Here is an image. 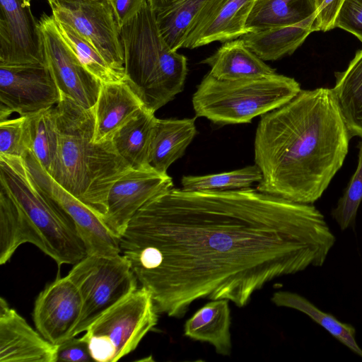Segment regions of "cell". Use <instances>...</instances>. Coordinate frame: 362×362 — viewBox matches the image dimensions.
<instances>
[{"instance_id": "6da1fadb", "label": "cell", "mask_w": 362, "mask_h": 362, "mask_svg": "<svg viewBox=\"0 0 362 362\" xmlns=\"http://www.w3.org/2000/svg\"><path fill=\"white\" fill-rule=\"evenodd\" d=\"M335 242L313 204L251 187H173L145 204L119 238L158 313L176 318L200 299L244 307L270 281L322 267Z\"/></svg>"}, {"instance_id": "7a4b0ae2", "label": "cell", "mask_w": 362, "mask_h": 362, "mask_svg": "<svg viewBox=\"0 0 362 362\" xmlns=\"http://www.w3.org/2000/svg\"><path fill=\"white\" fill-rule=\"evenodd\" d=\"M351 138L332 88L301 90L259 120L254 153L262 178L256 189L313 204L341 168Z\"/></svg>"}, {"instance_id": "3957f363", "label": "cell", "mask_w": 362, "mask_h": 362, "mask_svg": "<svg viewBox=\"0 0 362 362\" xmlns=\"http://www.w3.org/2000/svg\"><path fill=\"white\" fill-rule=\"evenodd\" d=\"M31 243L59 267L87 256L74 224L36 183L24 159L0 156V264Z\"/></svg>"}, {"instance_id": "277c9868", "label": "cell", "mask_w": 362, "mask_h": 362, "mask_svg": "<svg viewBox=\"0 0 362 362\" xmlns=\"http://www.w3.org/2000/svg\"><path fill=\"white\" fill-rule=\"evenodd\" d=\"M54 109L59 147L47 173L102 219L110 188L132 168L117 153L111 140L93 141V108L86 109L62 95Z\"/></svg>"}, {"instance_id": "5b68a950", "label": "cell", "mask_w": 362, "mask_h": 362, "mask_svg": "<svg viewBox=\"0 0 362 362\" xmlns=\"http://www.w3.org/2000/svg\"><path fill=\"white\" fill-rule=\"evenodd\" d=\"M119 36L125 79L144 107L155 113L183 90L187 58L173 50L163 38L148 0L119 28Z\"/></svg>"}, {"instance_id": "8992f818", "label": "cell", "mask_w": 362, "mask_h": 362, "mask_svg": "<svg viewBox=\"0 0 362 362\" xmlns=\"http://www.w3.org/2000/svg\"><path fill=\"white\" fill-rule=\"evenodd\" d=\"M301 90L294 78L274 75L240 80H219L209 73L192 96L196 117L217 124L249 123L289 102Z\"/></svg>"}, {"instance_id": "52a82bcc", "label": "cell", "mask_w": 362, "mask_h": 362, "mask_svg": "<svg viewBox=\"0 0 362 362\" xmlns=\"http://www.w3.org/2000/svg\"><path fill=\"white\" fill-rule=\"evenodd\" d=\"M158 320L151 293L141 286L98 317L81 338L93 361L116 362L138 346Z\"/></svg>"}, {"instance_id": "ba28073f", "label": "cell", "mask_w": 362, "mask_h": 362, "mask_svg": "<svg viewBox=\"0 0 362 362\" xmlns=\"http://www.w3.org/2000/svg\"><path fill=\"white\" fill-rule=\"evenodd\" d=\"M68 276L82 299L81 315L74 337L85 332L102 314L138 288V279L122 254L87 255L74 264Z\"/></svg>"}, {"instance_id": "9c48e42d", "label": "cell", "mask_w": 362, "mask_h": 362, "mask_svg": "<svg viewBox=\"0 0 362 362\" xmlns=\"http://www.w3.org/2000/svg\"><path fill=\"white\" fill-rule=\"evenodd\" d=\"M54 18L74 29L125 76L119 28L110 0H47Z\"/></svg>"}, {"instance_id": "30bf717a", "label": "cell", "mask_w": 362, "mask_h": 362, "mask_svg": "<svg viewBox=\"0 0 362 362\" xmlns=\"http://www.w3.org/2000/svg\"><path fill=\"white\" fill-rule=\"evenodd\" d=\"M23 158L33 180L74 224L87 255L121 254L119 238L107 227L98 215L59 185L30 151H28Z\"/></svg>"}, {"instance_id": "8fae6325", "label": "cell", "mask_w": 362, "mask_h": 362, "mask_svg": "<svg viewBox=\"0 0 362 362\" xmlns=\"http://www.w3.org/2000/svg\"><path fill=\"white\" fill-rule=\"evenodd\" d=\"M61 98L46 64L0 66V122L13 112L35 115L54 107Z\"/></svg>"}, {"instance_id": "7c38bea8", "label": "cell", "mask_w": 362, "mask_h": 362, "mask_svg": "<svg viewBox=\"0 0 362 362\" xmlns=\"http://www.w3.org/2000/svg\"><path fill=\"white\" fill-rule=\"evenodd\" d=\"M39 23L45 64L61 92L86 109H92L101 82L81 63L62 38L53 16L43 13Z\"/></svg>"}, {"instance_id": "4fadbf2b", "label": "cell", "mask_w": 362, "mask_h": 362, "mask_svg": "<svg viewBox=\"0 0 362 362\" xmlns=\"http://www.w3.org/2000/svg\"><path fill=\"white\" fill-rule=\"evenodd\" d=\"M173 187L172 177L151 166L131 169L110 188L102 221L120 238L134 214L148 201Z\"/></svg>"}, {"instance_id": "5bb4252c", "label": "cell", "mask_w": 362, "mask_h": 362, "mask_svg": "<svg viewBox=\"0 0 362 362\" xmlns=\"http://www.w3.org/2000/svg\"><path fill=\"white\" fill-rule=\"evenodd\" d=\"M0 66L45 64L39 23L22 0H0Z\"/></svg>"}, {"instance_id": "9a60e30c", "label": "cell", "mask_w": 362, "mask_h": 362, "mask_svg": "<svg viewBox=\"0 0 362 362\" xmlns=\"http://www.w3.org/2000/svg\"><path fill=\"white\" fill-rule=\"evenodd\" d=\"M81 312L80 292L67 275L56 279L39 293L33 320L36 329L50 343L58 345L74 337Z\"/></svg>"}, {"instance_id": "2e32d148", "label": "cell", "mask_w": 362, "mask_h": 362, "mask_svg": "<svg viewBox=\"0 0 362 362\" xmlns=\"http://www.w3.org/2000/svg\"><path fill=\"white\" fill-rule=\"evenodd\" d=\"M255 0H209L190 29L184 48L233 40L248 33L246 21Z\"/></svg>"}, {"instance_id": "e0dca14e", "label": "cell", "mask_w": 362, "mask_h": 362, "mask_svg": "<svg viewBox=\"0 0 362 362\" xmlns=\"http://www.w3.org/2000/svg\"><path fill=\"white\" fill-rule=\"evenodd\" d=\"M57 345L0 298V362H56Z\"/></svg>"}, {"instance_id": "ac0fdd59", "label": "cell", "mask_w": 362, "mask_h": 362, "mask_svg": "<svg viewBox=\"0 0 362 362\" xmlns=\"http://www.w3.org/2000/svg\"><path fill=\"white\" fill-rule=\"evenodd\" d=\"M144 104L124 78L101 83L93 107L95 118L93 141L112 139L114 134L144 107Z\"/></svg>"}, {"instance_id": "d6986e66", "label": "cell", "mask_w": 362, "mask_h": 362, "mask_svg": "<svg viewBox=\"0 0 362 362\" xmlns=\"http://www.w3.org/2000/svg\"><path fill=\"white\" fill-rule=\"evenodd\" d=\"M202 63L209 65L211 68L209 74L219 80L255 78L276 74L240 38L224 42Z\"/></svg>"}, {"instance_id": "ffe728a7", "label": "cell", "mask_w": 362, "mask_h": 362, "mask_svg": "<svg viewBox=\"0 0 362 362\" xmlns=\"http://www.w3.org/2000/svg\"><path fill=\"white\" fill-rule=\"evenodd\" d=\"M196 117L157 119L149 155V164L153 169L167 174L171 164L183 156L197 134Z\"/></svg>"}, {"instance_id": "44dd1931", "label": "cell", "mask_w": 362, "mask_h": 362, "mask_svg": "<svg viewBox=\"0 0 362 362\" xmlns=\"http://www.w3.org/2000/svg\"><path fill=\"white\" fill-rule=\"evenodd\" d=\"M229 300H212L199 308L184 325V335L208 342L217 354L230 356L232 349Z\"/></svg>"}, {"instance_id": "7402d4cb", "label": "cell", "mask_w": 362, "mask_h": 362, "mask_svg": "<svg viewBox=\"0 0 362 362\" xmlns=\"http://www.w3.org/2000/svg\"><path fill=\"white\" fill-rule=\"evenodd\" d=\"M316 15L293 25L248 32L240 38L263 61H275L293 54L314 32Z\"/></svg>"}, {"instance_id": "603a6c76", "label": "cell", "mask_w": 362, "mask_h": 362, "mask_svg": "<svg viewBox=\"0 0 362 362\" xmlns=\"http://www.w3.org/2000/svg\"><path fill=\"white\" fill-rule=\"evenodd\" d=\"M158 30L174 51L182 48L209 0H148Z\"/></svg>"}, {"instance_id": "cb8c5ba5", "label": "cell", "mask_w": 362, "mask_h": 362, "mask_svg": "<svg viewBox=\"0 0 362 362\" xmlns=\"http://www.w3.org/2000/svg\"><path fill=\"white\" fill-rule=\"evenodd\" d=\"M157 119L154 112L144 107L112 136L116 151L132 169L151 166L150 149Z\"/></svg>"}, {"instance_id": "d4e9b609", "label": "cell", "mask_w": 362, "mask_h": 362, "mask_svg": "<svg viewBox=\"0 0 362 362\" xmlns=\"http://www.w3.org/2000/svg\"><path fill=\"white\" fill-rule=\"evenodd\" d=\"M316 0H255L246 21L248 32L298 24L317 14Z\"/></svg>"}, {"instance_id": "484cf974", "label": "cell", "mask_w": 362, "mask_h": 362, "mask_svg": "<svg viewBox=\"0 0 362 362\" xmlns=\"http://www.w3.org/2000/svg\"><path fill=\"white\" fill-rule=\"evenodd\" d=\"M335 76L332 90L341 115L351 137L362 138V49L346 69L336 72Z\"/></svg>"}, {"instance_id": "4316f807", "label": "cell", "mask_w": 362, "mask_h": 362, "mask_svg": "<svg viewBox=\"0 0 362 362\" xmlns=\"http://www.w3.org/2000/svg\"><path fill=\"white\" fill-rule=\"evenodd\" d=\"M271 300L276 306L292 308L305 314L333 337L362 358V349L356 339V329L351 324L340 322L332 315L321 310L307 298L296 293L279 291L274 293Z\"/></svg>"}, {"instance_id": "83f0119b", "label": "cell", "mask_w": 362, "mask_h": 362, "mask_svg": "<svg viewBox=\"0 0 362 362\" xmlns=\"http://www.w3.org/2000/svg\"><path fill=\"white\" fill-rule=\"evenodd\" d=\"M30 151L49 172L57 154L59 129L54 106L28 117Z\"/></svg>"}, {"instance_id": "f1b7e54d", "label": "cell", "mask_w": 362, "mask_h": 362, "mask_svg": "<svg viewBox=\"0 0 362 362\" xmlns=\"http://www.w3.org/2000/svg\"><path fill=\"white\" fill-rule=\"evenodd\" d=\"M262 178V172L255 164L221 173L183 176L181 184L182 189L186 191L219 192L250 188Z\"/></svg>"}, {"instance_id": "f546056e", "label": "cell", "mask_w": 362, "mask_h": 362, "mask_svg": "<svg viewBox=\"0 0 362 362\" xmlns=\"http://www.w3.org/2000/svg\"><path fill=\"white\" fill-rule=\"evenodd\" d=\"M57 31L83 66L101 83L119 81L125 76L114 70L95 48L74 29L54 19Z\"/></svg>"}, {"instance_id": "4dcf8cb0", "label": "cell", "mask_w": 362, "mask_h": 362, "mask_svg": "<svg viewBox=\"0 0 362 362\" xmlns=\"http://www.w3.org/2000/svg\"><path fill=\"white\" fill-rule=\"evenodd\" d=\"M358 165L331 215L341 230L354 227L362 202V138L358 145Z\"/></svg>"}, {"instance_id": "1f68e13d", "label": "cell", "mask_w": 362, "mask_h": 362, "mask_svg": "<svg viewBox=\"0 0 362 362\" xmlns=\"http://www.w3.org/2000/svg\"><path fill=\"white\" fill-rule=\"evenodd\" d=\"M30 149L28 117L0 122V156L23 158Z\"/></svg>"}, {"instance_id": "d6a6232c", "label": "cell", "mask_w": 362, "mask_h": 362, "mask_svg": "<svg viewBox=\"0 0 362 362\" xmlns=\"http://www.w3.org/2000/svg\"><path fill=\"white\" fill-rule=\"evenodd\" d=\"M334 28L351 33L362 42V0H344Z\"/></svg>"}, {"instance_id": "836d02e7", "label": "cell", "mask_w": 362, "mask_h": 362, "mask_svg": "<svg viewBox=\"0 0 362 362\" xmlns=\"http://www.w3.org/2000/svg\"><path fill=\"white\" fill-rule=\"evenodd\" d=\"M93 361L88 344L80 338H69L57 345L56 362H88Z\"/></svg>"}, {"instance_id": "e575fe53", "label": "cell", "mask_w": 362, "mask_h": 362, "mask_svg": "<svg viewBox=\"0 0 362 362\" xmlns=\"http://www.w3.org/2000/svg\"><path fill=\"white\" fill-rule=\"evenodd\" d=\"M344 0H324L317 9L315 31H327L334 28V21Z\"/></svg>"}, {"instance_id": "d590c367", "label": "cell", "mask_w": 362, "mask_h": 362, "mask_svg": "<svg viewBox=\"0 0 362 362\" xmlns=\"http://www.w3.org/2000/svg\"><path fill=\"white\" fill-rule=\"evenodd\" d=\"M144 0H110L120 28L140 10Z\"/></svg>"}, {"instance_id": "8d00e7d4", "label": "cell", "mask_w": 362, "mask_h": 362, "mask_svg": "<svg viewBox=\"0 0 362 362\" xmlns=\"http://www.w3.org/2000/svg\"><path fill=\"white\" fill-rule=\"evenodd\" d=\"M32 0H22L25 6H30V1Z\"/></svg>"}, {"instance_id": "74e56055", "label": "cell", "mask_w": 362, "mask_h": 362, "mask_svg": "<svg viewBox=\"0 0 362 362\" xmlns=\"http://www.w3.org/2000/svg\"><path fill=\"white\" fill-rule=\"evenodd\" d=\"M323 1H324V0H316V3H317L318 8L320 6V5L322 4Z\"/></svg>"}]
</instances>
